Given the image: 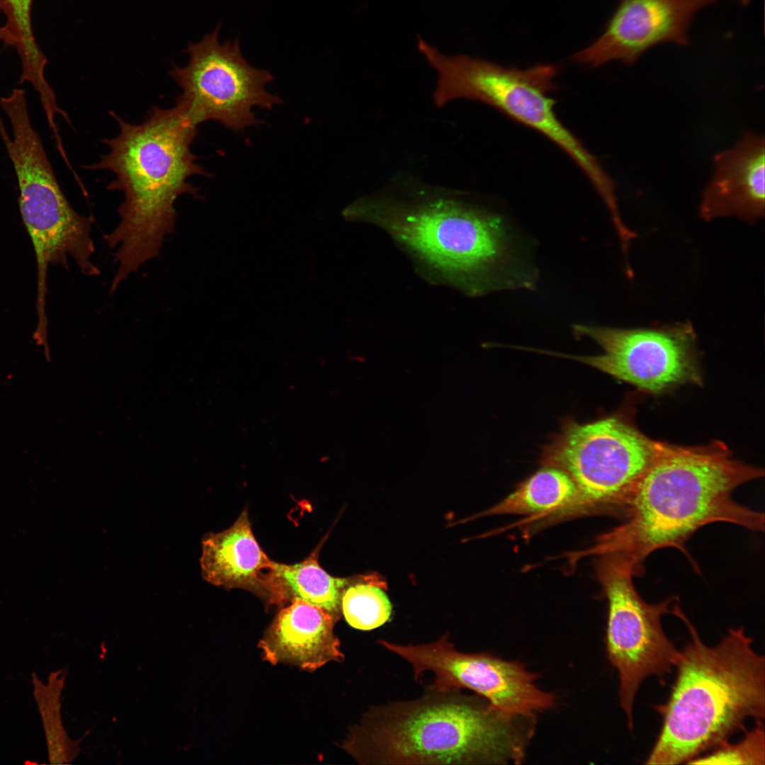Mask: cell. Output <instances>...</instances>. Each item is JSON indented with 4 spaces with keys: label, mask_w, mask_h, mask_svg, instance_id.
I'll list each match as a JSON object with an SVG mask.
<instances>
[{
    "label": "cell",
    "mask_w": 765,
    "mask_h": 765,
    "mask_svg": "<svg viewBox=\"0 0 765 765\" xmlns=\"http://www.w3.org/2000/svg\"><path fill=\"white\" fill-rule=\"evenodd\" d=\"M403 181L357 198L342 215L380 227L430 278L468 295L532 288L534 274L502 216L459 192Z\"/></svg>",
    "instance_id": "cell-1"
},
{
    "label": "cell",
    "mask_w": 765,
    "mask_h": 765,
    "mask_svg": "<svg viewBox=\"0 0 765 765\" xmlns=\"http://www.w3.org/2000/svg\"><path fill=\"white\" fill-rule=\"evenodd\" d=\"M763 475L762 469L735 459L720 441L701 446L657 441L625 521L579 556L620 553L640 576L645 559L661 548H676L689 557L686 543L708 524L727 522L764 531V513L732 497L737 487Z\"/></svg>",
    "instance_id": "cell-2"
},
{
    "label": "cell",
    "mask_w": 765,
    "mask_h": 765,
    "mask_svg": "<svg viewBox=\"0 0 765 765\" xmlns=\"http://www.w3.org/2000/svg\"><path fill=\"white\" fill-rule=\"evenodd\" d=\"M118 135L105 139L108 152L91 170H108L115 178L107 186L124 195L118 208L120 221L104 239L115 249L113 293L143 264L159 255L166 238L175 229L174 207L183 194L200 198L199 188L189 182L195 175L210 176L191 149L197 134L175 106L152 108L144 121L132 124L114 112Z\"/></svg>",
    "instance_id": "cell-3"
},
{
    "label": "cell",
    "mask_w": 765,
    "mask_h": 765,
    "mask_svg": "<svg viewBox=\"0 0 765 765\" xmlns=\"http://www.w3.org/2000/svg\"><path fill=\"white\" fill-rule=\"evenodd\" d=\"M459 691L430 690L418 699L375 706L341 744L363 764H480L518 762L528 731L523 716L499 712Z\"/></svg>",
    "instance_id": "cell-4"
},
{
    "label": "cell",
    "mask_w": 765,
    "mask_h": 765,
    "mask_svg": "<svg viewBox=\"0 0 765 765\" xmlns=\"http://www.w3.org/2000/svg\"><path fill=\"white\" fill-rule=\"evenodd\" d=\"M672 613L686 625L690 640L679 651L676 676L647 764L690 762L727 741L748 718L765 715V659L742 628H730L715 646L706 645L679 607Z\"/></svg>",
    "instance_id": "cell-5"
},
{
    "label": "cell",
    "mask_w": 765,
    "mask_h": 765,
    "mask_svg": "<svg viewBox=\"0 0 765 765\" xmlns=\"http://www.w3.org/2000/svg\"><path fill=\"white\" fill-rule=\"evenodd\" d=\"M418 48L438 74L433 98L443 107L455 99L476 100L548 137L562 149L586 174L604 202L616 195L614 181L598 159L557 118L555 89L558 69L538 64L527 69L505 67L465 55L441 53L418 36Z\"/></svg>",
    "instance_id": "cell-6"
},
{
    "label": "cell",
    "mask_w": 765,
    "mask_h": 765,
    "mask_svg": "<svg viewBox=\"0 0 765 765\" xmlns=\"http://www.w3.org/2000/svg\"><path fill=\"white\" fill-rule=\"evenodd\" d=\"M6 115L11 137L0 120V135L13 164L18 188L19 210L30 238L37 263L38 322H47V274L50 264L68 268L69 257L81 272L100 274L93 262V216L79 214L71 206L56 178L40 137L33 128L28 106L16 103Z\"/></svg>",
    "instance_id": "cell-7"
},
{
    "label": "cell",
    "mask_w": 765,
    "mask_h": 765,
    "mask_svg": "<svg viewBox=\"0 0 765 765\" xmlns=\"http://www.w3.org/2000/svg\"><path fill=\"white\" fill-rule=\"evenodd\" d=\"M656 445L618 416L587 424L571 421L545 449L543 463L571 477L579 493L580 511L624 516Z\"/></svg>",
    "instance_id": "cell-8"
},
{
    "label": "cell",
    "mask_w": 765,
    "mask_h": 765,
    "mask_svg": "<svg viewBox=\"0 0 765 765\" xmlns=\"http://www.w3.org/2000/svg\"><path fill=\"white\" fill-rule=\"evenodd\" d=\"M596 570L608 604V658L618 673L620 704L633 730V705L642 681L650 676L664 681L679 657L662 625L675 597L654 604L645 601L633 583L638 576L634 565L620 553L599 555Z\"/></svg>",
    "instance_id": "cell-9"
},
{
    "label": "cell",
    "mask_w": 765,
    "mask_h": 765,
    "mask_svg": "<svg viewBox=\"0 0 765 765\" xmlns=\"http://www.w3.org/2000/svg\"><path fill=\"white\" fill-rule=\"evenodd\" d=\"M220 30L190 44L188 63L171 71L182 90L176 106L196 127L215 120L238 131L261 123L254 107L271 109L282 101L266 89L271 74L248 63L239 40L220 42Z\"/></svg>",
    "instance_id": "cell-10"
},
{
    "label": "cell",
    "mask_w": 765,
    "mask_h": 765,
    "mask_svg": "<svg viewBox=\"0 0 765 765\" xmlns=\"http://www.w3.org/2000/svg\"><path fill=\"white\" fill-rule=\"evenodd\" d=\"M572 331L577 337L596 341L604 353L555 355L586 364L652 394L686 382L701 383L696 334L689 322L638 329L573 324Z\"/></svg>",
    "instance_id": "cell-11"
},
{
    "label": "cell",
    "mask_w": 765,
    "mask_h": 765,
    "mask_svg": "<svg viewBox=\"0 0 765 765\" xmlns=\"http://www.w3.org/2000/svg\"><path fill=\"white\" fill-rule=\"evenodd\" d=\"M387 650L407 661L417 680L424 672L434 676L430 690L474 691L493 708L507 715L533 716L550 709L555 697L539 689L537 675L518 662L502 659L488 653L458 651L443 635L438 640L419 645H399L380 640Z\"/></svg>",
    "instance_id": "cell-12"
},
{
    "label": "cell",
    "mask_w": 765,
    "mask_h": 765,
    "mask_svg": "<svg viewBox=\"0 0 765 765\" xmlns=\"http://www.w3.org/2000/svg\"><path fill=\"white\" fill-rule=\"evenodd\" d=\"M718 1L620 0L602 35L572 59L591 68L614 60L632 65L662 43L686 46L696 13Z\"/></svg>",
    "instance_id": "cell-13"
},
{
    "label": "cell",
    "mask_w": 765,
    "mask_h": 765,
    "mask_svg": "<svg viewBox=\"0 0 765 765\" xmlns=\"http://www.w3.org/2000/svg\"><path fill=\"white\" fill-rule=\"evenodd\" d=\"M764 137L747 132L732 147L716 153L713 173L701 198L699 213L710 221L735 216L754 222L764 215Z\"/></svg>",
    "instance_id": "cell-14"
},
{
    "label": "cell",
    "mask_w": 765,
    "mask_h": 765,
    "mask_svg": "<svg viewBox=\"0 0 765 765\" xmlns=\"http://www.w3.org/2000/svg\"><path fill=\"white\" fill-rule=\"evenodd\" d=\"M208 582L227 589H243L268 605L279 604L278 579L272 561L257 542L246 510L229 528L205 536L200 559Z\"/></svg>",
    "instance_id": "cell-15"
},
{
    "label": "cell",
    "mask_w": 765,
    "mask_h": 765,
    "mask_svg": "<svg viewBox=\"0 0 765 765\" xmlns=\"http://www.w3.org/2000/svg\"><path fill=\"white\" fill-rule=\"evenodd\" d=\"M335 618L300 599L290 601L276 616L259 647L273 664H288L313 671L344 654L334 633Z\"/></svg>",
    "instance_id": "cell-16"
},
{
    "label": "cell",
    "mask_w": 765,
    "mask_h": 765,
    "mask_svg": "<svg viewBox=\"0 0 765 765\" xmlns=\"http://www.w3.org/2000/svg\"><path fill=\"white\" fill-rule=\"evenodd\" d=\"M579 510V493L571 477L559 468L545 466L477 516L519 514L538 518Z\"/></svg>",
    "instance_id": "cell-17"
},
{
    "label": "cell",
    "mask_w": 765,
    "mask_h": 765,
    "mask_svg": "<svg viewBox=\"0 0 765 765\" xmlns=\"http://www.w3.org/2000/svg\"><path fill=\"white\" fill-rule=\"evenodd\" d=\"M321 545L301 562L286 565L274 562V569L285 604L300 599L322 608L337 620L341 613L343 591L351 579L334 577L323 570L318 562Z\"/></svg>",
    "instance_id": "cell-18"
},
{
    "label": "cell",
    "mask_w": 765,
    "mask_h": 765,
    "mask_svg": "<svg viewBox=\"0 0 765 765\" xmlns=\"http://www.w3.org/2000/svg\"><path fill=\"white\" fill-rule=\"evenodd\" d=\"M67 672L59 669L50 674L45 684L35 673L31 675L33 694L44 729L51 764H68L80 752L81 740L69 738L62 723L61 696Z\"/></svg>",
    "instance_id": "cell-19"
},
{
    "label": "cell",
    "mask_w": 765,
    "mask_h": 765,
    "mask_svg": "<svg viewBox=\"0 0 765 765\" xmlns=\"http://www.w3.org/2000/svg\"><path fill=\"white\" fill-rule=\"evenodd\" d=\"M384 584L374 575L351 579L341 599V613L351 627L371 630L390 619L392 605L382 589Z\"/></svg>",
    "instance_id": "cell-20"
},
{
    "label": "cell",
    "mask_w": 765,
    "mask_h": 765,
    "mask_svg": "<svg viewBox=\"0 0 765 765\" xmlns=\"http://www.w3.org/2000/svg\"><path fill=\"white\" fill-rule=\"evenodd\" d=\"M33 0H3L7 16L5 27L16 38L22 63L18 84L29 82L37 92L47 91L50 84L45 76L47 60L36 43L31 26Z\"/></svg>",
    "instance_id": "cell-21"
},
{
    "label": "cell",
    "mask_w": 765,
    "mask_h": 765,
    "mask_svg": "<svg viewBox=\"0 0 765 765\" xmlns=\"http://www.w3.org/2000/svg\"><path fill=\"white\" fill-rule=\"evenodd\" d=\"M764 728L762 720H756L755 727L746 732L736 743L725 741L705 755L692 759V764L764 765Z\"/></svg>",
    "instance_id": "cell-22"
},
{
    "label": "cell",
    "mask_w": 765,
    "mask_h": 765,
    "mask_svg": "<svg viewBox=\"0 0 765 765\" xmlns=\"http://www.w3.org/2000/svg\"><path fill=\"white\" fill-rule=\"evenodd\" d=\"M0 8H1V4H0ZM4 29L2 28H0V40H2L4 38Z\"/></svg>",
    "instance_id": "cell-23"
}]
</instances>
